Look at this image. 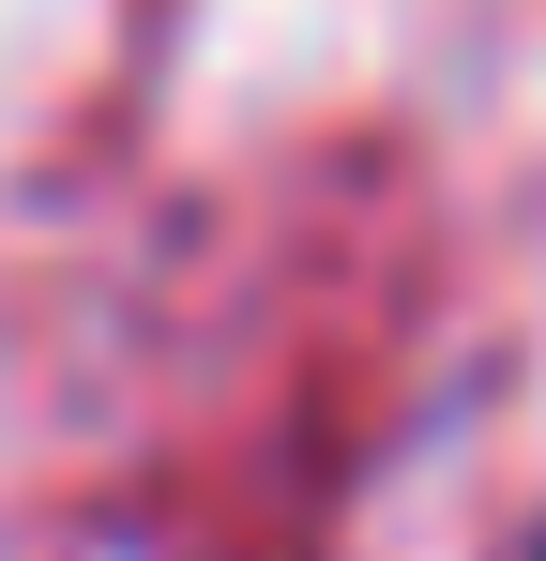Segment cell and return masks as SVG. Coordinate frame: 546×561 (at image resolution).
I'll list each match as a JSON object with an SVG mask.
<instances>
[]
</instances>
